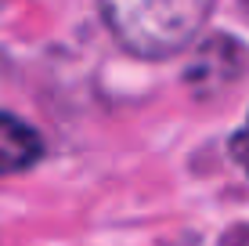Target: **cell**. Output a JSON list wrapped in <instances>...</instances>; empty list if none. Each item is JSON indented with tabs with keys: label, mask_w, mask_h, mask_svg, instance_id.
I'll list each match as a JSON object with an SVG mask.
<instances>
[{
	"label": "cell",
	"mask_w": 249,
	"mask_h": 246,
	"mask_svg": "<svg viewBox=\"0 0 249 246\" xmlns=\"http://www.w3.org/2000/svg\"><path fill=\"white\" fill-rule=\"evenodd\" d=\"M213 0H101L108 25L134 55H174L195 37Z\"/></svg>",
	"instance_id": "6da1fadb"
},
{
	"label": "cell",
	"mask_w": 249,
	"mask_h": 246,
	"mask_svg": "<svg viewBox=\"0 0 249 246\" xmlns=\"http://www.w3.org/2000/svg\"><path fill=\"white\" fill-rule=\"evenodd\" d=\"M40 134L22 120L0 113V174H18L25 167H33L40 159Z\"/></svg>",
	"instance_id": "7a4b0ae2"
},
{
	"label": "cell",
	"mask_w": 249,
	"mask_h": 246,
	"mask_svg": "<svg viewBox=\"0 0 249 246\" xmlns=\"http://www.w3.org/2000/svg\"><path fill=\"white\" fill-rule=\"evenodd\" d=\"M231 156H235L238 163H242L246 170H249V131H246V134H235V138H231Z\"/></svg>",
	"instance_id": "3957f363"
}]
</instances>
